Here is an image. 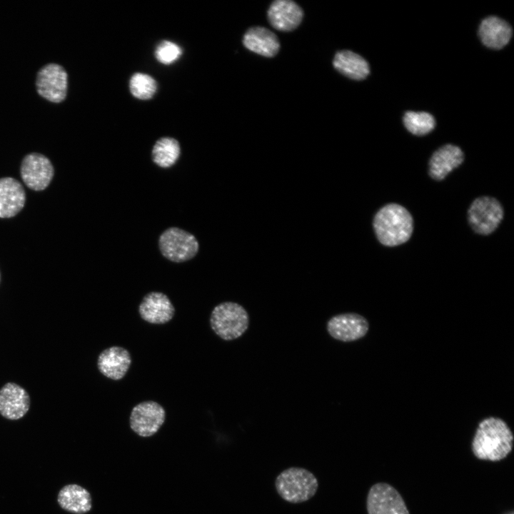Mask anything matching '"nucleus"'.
Here are the masks:
<instances>
[{
    "label": "nucleus",
    "mask_w": 514,
    "mask_h": 514,
    "mask_svg": "<svg viewBox=\"0 0 514 514\" xmlns=\"http://www.w3.org/2000/svg\"><path fill=\"white\" fill-rule=\"evenodd\" d=\"M210 325L213 331L224 341L242 336L249 326V315L238 303L226 301L216 306L211 311Z\"/></svg>",
    "instance_id": "20e7f679"
},
{
    "label": "nucleus",
    "mask_w": 514,
    "mask_h": 514,
    "mask_svg": "<svg viewBox=\"0 0 514 514\" xmlns=\"http://www.w3.org/2000/svg\"><path fill=\"white\" fill-rule=\"evenodd\" d=\"M26 193L22 184L12 177L0 178V218H11L24 208Z\"/></svg>",
    "instance_id": "dca6fc26"
},
{
    "label": "nucleus",
    "mask_w": 514,
    "mask_h": 514,
    "mask_svg": "<svg viewBox=\"0 0 514 514\" xmlns=\"http://www.w3.org/2000/svg\"><path fill=\"white\" fill-rule=\"evenodd\" d=\"M368 320L356 313H344L331 317L326 323L329 336L335 340L349 343L363 338L369 331Z\"/></svg>",
    "instance_id": "1a4fd4ad"
},
{
    "label": "nucleus",
    "mask_w": 514,
    "mask_h": 514,
    "mask_svg": "<svg viewBox=\"0 0 514 514\" xmlns=\"http://www.w3.org/2000/svg\"><path fill=\"white\" fill-rule=\"evenodd\" d=\"M57 502L63 510L74 514H84L92 508L89 492L77 484L64 486L58 493Z\"/></svg>",
    "instance_id": "aec40b11"
},
{
    "label": "nucleus",
    "mask_w": 514,
    "mask_h": 514,
    "mask_svg": "<svg viewBox=\"0 0 514 514\" xmlns=\"http://www.w3.org/2000/svg\"><path fill=\"white\" fill-rule=\"evenodd\" d=\"M503 217V209L500 202L490 196L475 199L468 212V222L478 234L488 235L498 226Z\"/></svg>",
    "instance_id": "423d86ee"
},
{
    "label": "nucleus",
    "mask_w": 514,
    "mask_h": 514,
    "mask_svg": "<svg viewBox=\"0 0 514 514\" xmlns=\"http://www.w3.org/2000/svg\"><path fill=\"white\" fill-rule=\"evenodd\" d=\"M405 128L413 134L425 135L431 131L435 124L433 116L426 112L408 111L403 116Z\"/></svg>",
    "instance_id": "b1692460"
},
{
    "label": "nucleus",
    "mask_w": 514,
    "mask_h": 514,
    "mask_svg": "<svg viewBox=\"0 0 514 514\" xmlns=\"http://www.w3.org/2000/svg\"><path fill=\"white\" fill-rule=\"evenodd\" d=\"M242 42L249 51L265 57L275 56L280 49L276 35L262 26L249 28L244 34Z\"/></svg>",
    "instance_id": "f3484780"
},
{
    "label": "nucleus",
    "mask_w": 514,
    "mask_h": 514,
    "mask_svg": "<svg viewBox=\"0 0 514 514\" xmlns=\"http://www.w3.org/2000/svg\"><path fill=\"white\" fill-rule=\"evenodd\" d=\"M479 36L485 46L499 49L509 42L512 29L505 21L496 16H489L482 21L479 27Z\"/></svg>",
    "instance_id": "6ab92c4d"
},
{
    "label": "nucleus",
    "mask_w": 514,
    "mask_h": 514,
    "mask_svg": "<svg viewBox=\"0 0 514 514\" xmlns=\"http://www.w3.org/2000/svg\"><path fill=\"white\" fill-rule=\"evenodd\" d=\"M181 153L178 141L171 137L159 138L154 144L151 156L154 163L161 168H169L174 165Z\"/></svg>",
    "instance_id": "4be33fe9"
},
{
    "label": "nucleus",
    "mask_w": 514,
    "mask_h": 514,
    "mask_svg": "<svg viewBox=\"0 0 514 514\" xmlns=\"http://www.w3.org/2000/svg\"><path fill=\"white\" fill-rule=\"evenodd\" d=\"M270 24L281 31H291L301 23L303 11L301 6L291 0H276L267 11Z\"/></svg>",
    "instance_id": "4468645a"
},
{
    "label": "nucleus",
    "mask_w": 514,
    "mask_h": 514,
    "mask_svg": "<svg viewBox=\"0 0 514 514\" xmlns=\"http://www.w3.org/2000/svg\"><path fill=\"white\" fill-rule=\"evenodd\" d=\"M131 94L136 99L148 100L156 92L157 83L150 75L144 73H135L129 81Z\"/></svg>",
    "instance_id": "5701e85b"
},
{
    "label": "nucleus",
    "mask_w": 514,
    "mask_h": 514,
    "mask_svg": "<svg viewBox=\"0 0 514 514\" xmlns=\"http://www.w3.org/2000/svg\"><path fill=\"white\" fill-rule=\"evenodd\" d=\"M21 178L26 186L34 191L46 189L54 175V166L44 155L38 153L27 154L20 167Z\"/></svg>",
    "instance_id": "9d476101"
},
{
    "label": "nucleus",
    "mask_w": 514,
    "mask_h": 514,
    "mask_svg": "<svg viewBox=\"0 0 514 514\" xmlns=\"http://www.w3.org/2000/svg\"><path fill=\"white\" fill-rule=\"evenodd\" d=\"M513 440V432L507 423L499 417L489 416L479 422L471 450L479 460L497 462L510 453Z\"/></svg>",
    "instance_id": "f257e3e1"
},
{
    "label": "nucleus",
    "mask_w": 514,
    "mask_h": 514,
    "mask_svg": "<svg viewBox=\"0 0 514 514\" xmlns=\"http://www.w3.org/2000/svg\"><path fill=\"white\" fill-rule=\"evenodd\" d=\"M0 280H1V274H0Z\"/></svg>",
    "instance_id": "a878e982"
},
{
    "label": "nucleus",
    "mask_w": 514,
    "mask_h": 514,
    "mask_svg": "<svg viewBox=\"0 0 514 514\" xmlns=\"http://www.w3.org/2000/svg\"><path fill=\"white\" fill-rule=\"evenodd\" d=\"M141 318L152 324H165L175 314V308L163 293L151 291L146 294L138 306Z\"/></svg>",
    "instance_id": "ddd939ff"
},
{
    "label": "nucleus",
    "mask_w": 514,
    "mask_h": 514,
    "mask_svg": "<svg viewBox=\"0 0 514 514\" xmlns=\"http://www.w3.org/2000/svg\"><path fill=\"white\" fill-rule=\"evenodd\" d=\"M30 397L21 386L9 382L0 388V414L9 420H19L29 411Z\"/></svg>",
    "instance_id": "f8f14e48"
},
{
    "label": "nucleus",
    "mask_w": 514,
    "mask_h": 514,
    "mask_svg": "<svg viewBox=\"0 0 514 514\" xmlns=\"http://www.w3.org/2000/svg\"><path fill=\"white\" fill-rule=\"evenodd\" d=\"M373 224L378 240L386 246L405 243L410 238L413 229L410 213L397 203L383 206L375 215Z\"/></svg>",
    "instance_id": "f03ea898"
},
{
    "label": "nucleus",
    "mask_w": 514,
    "mask_h": 514,
    "mask_svg": "<svg viewBox=\"0 0 514 514\" xmlns=\"http://www.w3.org/2000/svg\"><path fill=\"white\" fill-rule=\"evenodd\" d=\"M36 85L40 96L49 101L59 103L66 96L67 73L57 64H46L38 72Z\"/></svg>",
    "instance_id": "9b49d317"
},
{
    "label": "nucleus",
    "mask_w": 514,
    "mask_h": 514,
    "mask_svg": "<svg viewBox=\"0 0 514 514\" xmlns=\"http://www.w3.org/2000/svg\"><path fill=\"white\" fill-rule=\"evenodd\" d=\"M166 420V411L162 405L153 400L143 401L131 410L129 424L138 435L148 438L156 434Z\"/></svg>",
    "instance_id": "6e6552de"
},
{
    "label": "nucleus",
    "mask_w": 514,
    "mask_h": 514,
    "mask_svg": "<svg viewBox=\"0 0 514 514\" xmlns=\"http://www.w3.org/2000/svg\"><path fill=\"white\" fill-rule=\"evenodd\" d=\"M463 161V153L454 145L447 144L434 152L429 162V174L440 181Z\"/></svg>",
    "instance_id": "a211bd4d"
},
{
    "label": "nucleus",
    "mask_w": 514,
    "mask_h": 514,
    "mask_svg": "<svg viewBox=\"0 0 514 514\" xmlns=\"http://www.w3.org/2000/svg\"><path fill=\"white\" fill-rule=\"evenodd\" d=\"M182 49L171 41H162L155 49L154 55L156 60L164 65L176 62L182 55Z\"/></svg>",
    "instance_id": "393cba45"
},
{
    "label": "nucleus",
    "mask_w": 514,
    "mask_h": 514,
    "mask_svg": "<svg viewBox=\"0 0 514 514\" xmlns=\"http://www.w3.org/2000/svg\"><path fill=\"white\" fill-rule=\"evenodd\" d=\"M280 497L291 503H301L312 498L318 488V481L310 470L290 467L281 472L275 480Z\"/></svg>",
    "instance_id": "7ed1b4c3"
},
{
    "label": "nucleus",
    "mask_w": 514,
    "mask_h": 514,
    "mask_svg": "<svg viewBox=\"0 0 514 514\" xmlns=\"http://www.w3.org/2000/svg\"><path fill=\"white\" fill-rule=\"evenodd\" d=\"M368 514H410L400 493L387 483H377L369 489L366 498Z\"/></svg>",
    "instance_id": "0eeeda50"
},
{
    "label": "nucleus",
    "mask_w": 514,
    "mask_h": 514,
    "mask_svg": "<svg viewBox=\"0 0 514 514\" xmlns=\"http://www.w3.org/2000/svg\"><path fill=\"white\" fill-rule=\"evenodd\" d=\"M158 247L168 260L181 263L192 259L198 252L199 244L191 233L177 227H170L160 235Z\"/></svg>",
    "instance_id": "39448f33"
},
{
    "label": "nucleus",
    "mask_w": 514,
    "mask_h": 514,
    "mask_svg": "<svg viewBox=\"0 0 514 514\" xmlns=\"http://www.w3.org/2000/svg\"><path fill=\"white\" fill-rule=\"evenodd\" d=\"M131 364L129 351L121 346H111L104 350L97 358L99 371L104 376L119 381L126 374Z\"/></svg>",
    "instance_id": "2eb2a0df"
},
{
    "label": "nucleus",
    "mask_w": 514,
    "mask_h": 514,
    "mask_svg": "<svg viewBox=\"0 0 514 514\" xmlns=\"http://www.w3.org/2000/svg\"><path fill=\"white\" fill-rule=\"evenodd\" d=\"M333 66L343 76L353 79L363 80L370 73L368 62L359 54L348 50L339 51L336 53Z\"/></svg>",
    "instance_id": "412c9836"
}]
</instances>
